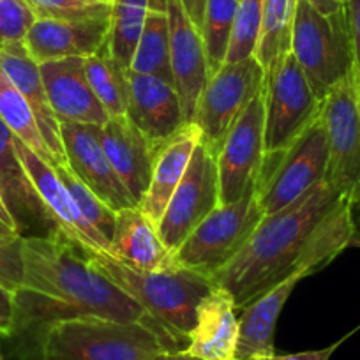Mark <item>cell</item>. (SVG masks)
I'll list each match as a JSON object with an SVG mask.
<instances>
[{
	"instance_id": "f35d334b",
	"label": "cell",
	"mask_w": 360,
	"mask_h": 360,
	"mask_svg": "<svg viewBox=\"0 0 360 360\" xmlns=\"http://www.w3.org/2000/svg\"><path fill=\"white\" fill-rule=\"evenodd\" d=\"M13 320V293L0 286V339L8 338Z\"/></svg>"
},
{
	"instance_id": "ac0fdd59",
	"label": "cell",
	"mask_w": 360,
	"mask_h": 360,
	"mask_svg": "<svg viewBox=\"0 0 360 360\" xmlns=\"http://www.w3.org/2000/svg\"><path fill=\"white\" fill-rule=\"evenodd\" d=\"M15 145L30 182L34 184L36 191L39 193L51 216L55 217L58 228L68 237L78 242L82 248L110 252V242L85 219V216L78 209L72 196L69 195L65 186L62 184V180L58 179L53 166L44 161V159H41L32 148L27 147L18 138H15Z\"/></svg>"
},
{
	"instance_id": "4316f807",
	"label": "cell",
	"mask_w": 360,
	"mask_h": 360,
	"mask_svg": "<svg viewBox=\"0 0 360 360\" xmlns=\"http://www.w3.org/2000/svg\"><path fill=\"white\" fill-rule=\"evenodd\" d=\"M85 75L89 85L112 117H124L127 112V69H124L110 55L108 46H103L98 53L85 57Z\"/></svg>"
},
{
	"instance_id": "1f68e13d",
	"label": "cell",
	"mask_w": 360,
	"mask_h": 360,
	"mask_svg": "<svg viewBox=\"0 0 360 360\" xmlns=\"http://www.w3.org/2000/svg\"><path fill=\"white\" fill-rule=\"evenodd\" d=\"M51 166H53V169L57 172L58 179L62 180V184L65 186L69 195L72 196V200H75V203L78 205V209L82 210L85 219L89 221L106 240H112L113 230H115L117 212H113L103 200H99L94 193L90 191L82 180L71 172V168H69L68 165L53 162Z\"/></svg>"
},
{
	"instance_id": "836d02e7",
	"label": "cell",
	"mask_w": 360,
	"mask_h": 360,
	"mask_svg": "<svg viewBox=\"0 0 360 360\" xmlns=\"http://www.w3.org/2000/svg\"><path fill=\"white\" fill-rule=\"evenodd\" d=\"M37 18L79 20L110 16L112 4L105 0H25Z\"/></svg>"
},
{
	"instance_id": "60d3db41",
	"label": "cell",
	"mask_w": 360,
	"mask_h": 360,
	"mask_svg": "<svg viewBox=\"0 0 360 360\" xmlns=\"http://www.w3.org/2000/svg\"><path fill=\"white\" fill-rule=\"evenodd\" d=\"M0 230L8 235H20L18 226H16L15 223V217H13L11 212H9L2 195H0ZM20 237H22V235H20Z\"/></svg>"
},
{
	"instance_id": "7a4b0ae2",
	"label": "cell",
	"mask_w": 360,
	"mask_h": 360,
	"mask_svg": "<svg viewBox=\"0 0 360 360\" xmlns=\"http://www.w3.org/2000/svg\"><path fill=\"white\" fill-rule=\"evenodd\" d=\"M342 198L325 179L292 205L263 216L240 252L210 278L214 286L230 293L237 311L245 309L297 272L307 240Z\"/></svg>"
},
{
	"instance_id": "7bdbcfd3",
	"label": "cell",
	"mask_w": 360,
	"mask_h": 360,
	"mask_svg": "<svg viewBox=\"0 0 360 360\" xmlns=\"http://www.w3.org/2000/svg\"><path fill=\"white\" fill-rule=\"evenodd\" d=\"M152 360H202V359H196V356L189 355L186 352H165V353H159L158 356H154Z\"/></svg>"
},
{
	"instance_id": "e575fe53",
	"label": "cell",
	"mask_w": 360,
	"mask_h": 360,
	"mask_svg": "<svg viewBox=\"0 0 360 360\" xmlns=\"http://www.w3.org/2000/svg\"><path fill=\"white\" fill-rule=\"evenodd\" d=\"M36 20L25 0H0V46L23 43Z\"/></svg>"
},
{
	"instance_id": "8d00e7d4",
	"label": "cell",
	"mask_w": 360,
	"mask_h": 360,
	"mask_svg": "<svg viewBox=\"0 0 360 360\" xmlns=\"http://www.w3.org/2000/svg\"><path fill=\"white\" fill-rule=\"evenodd\" d=\"M346 23H348L349 44L353 57V78L360 94V0H346L345 2Z\"/></svg>"
},
{
	"instance_id": "6da1fadb",
	"label": "cell",
	"mask_w": 360,
	"mask_h": 360,
	"mask_svg": "<svg viewBox=\"0 0 360 360\" xmlns=\"http://www.w3.org/2000/svg\"><path fill=\"white\" fill-rule=\"evenodd\" d=\"M23 286L13 293L11 332L0 339L8 360H43L50 328L76 318L143 321L162 328L62 230L50 237H23Z\"/></svg>"
},
{
	"instance_id": "ee69618b",
	"label": "cell",
	"mask_w": 360,
	"mask_h": 360,
	"mask_svg": "<svg viewBox=\"0 0 360 360\" xmlns=\"http://www.w3.org/2000/svg\"><path fill=\"white\" fill-rule=\"evenodd\" d=\"M0 235H8V233H4V231H2V230H0Z\"/></svg>"
},
{
	"instance_id": "d6986e66",
	"label": "cell",
	"mask_w": 360,
	"mask_h": 360,
	"mask_svg": "<svg viewBox=\"0 0 360 360\" xmlns=\"http://www.w3.org/2000/svg\"><path fill=\"white\" fill-rule=\"evenodd\" d=\"M110 16L79 20L37 18L23 39L27 53L43 64L68 57H90L108 41Z\"/></svg>"
},
{
	"instance_id": "484cf974",
	"label": "cell",
	"mask_w": 360,
	"mask_h": 360,
	"mask_svg": "<svg viewBox=\"0 0 360 360\" xmlns=\"http://www.w3.org/2000/svg\"><path fill=\"white\" fill-rule=\"evenodd\" d=\"M129 71L159 76L173 83L172 55H169V23L166 9L148 8L138 46L134 50Z\"/></svg>"
},
{
	"instance_id": "44dd1931",
	"label": "cell",
	"mask_w": 360,
	"mask_h": 360,
	"mask_svg": "<svg viewBox=\"0 0 360 360\" xmlns=\"http://www.w3.org/2000/svg\"><path fill=\"white\" fill-rule=\"evenodd\" d=\"M198 126L195 122L184 124L172 138L165 141L154 152V168L148 191L138 209L154 226L161 221L169 198L175 193L176 186L184 176L193 152L200 143Z\"/></svg>"
},
{
	"instance_id": "74e56055",
	"label": "cell",
	"mask_w": 360,
	"mask_h": 360,
	"mask_svg": "<svg viewBox=\"0 0 360 360\" xmlns=\"http://www.w3.org/2000/svg\"><path fill=\"white\" fill-rule=\"evenodd\" d=\"M346 338H348V335H346ZM345 339H341V341L334 342V345H330L328 348H323V349H314V352H302V353H292V355H272V356H265V359H256V360H330L332 353H334L335 349L339 348V345H341Z\"/></svg>"
},
{
	"instance_id": "7c38bea8",
	"label": "cell",
	"mask_w": 360,
	"mask_h": 360,
	"mask_svg": "<svg viewBox=\"0 0 360 360\" xmlns=\"http://www.w3.org/2000/svg\"><path fill=\"white\" fill-rule=\"evenodd\" d=\"M263 159L265 103L258 94L233 124L216 158L219 205H230L256 188Z\"/></svg>"
},
{
	"instance_id": "52a82bcc",
	"label": "cell",
	"mask_w": 360,
	"mask_h": 360,
	"mask_svg": "<svg viewBox=\"0 0 360 360\" xmlns=\"http://www.w3.org/2000/svg\"><path fill=\"white\" fill-rule=\"evenodd\" d=\"M262 94L265 103V155L286 150L321 113V101L292 51L276 58L266 69Z\"/></svg>"
},
{
	"instance_id": "2e32d148",
	"label": "cell",
	"mask_w": 360,
	"mask_h": 360,
	"mask_svg": "<svg viewBox=\"0 0 360 360\" xmlns=\"http://www.w3.org/2000/svg\"><path fill=\"white\" fill-rule=\"evenodd\" d=\"M126 117L150 141L154 152L186 124L173 83L129 69Z\"/></svg>"
},
{
	"instance_id": "ba28073f",
	"label": "cell",
	"mask_w": 360,
	"mask_h": 360,
	"mask_svg": "<svg viewBox=\"0 0 360 360\" xmlns=\"http://www.w3.org/2000/svg\"><path fill=\"white\" fill-rule=\"evenodd\" d=\"M262 219L255 189L230 205H219L173 252L176 265L212 278L240 252Z\"/></svg>"
},
{
	"instance_id": "277c9868",
	"label": "cell",
	"mask_w": 360,
	"mask_h": 360,
	"mask_svg": "<svg viewBox=\"0 0 360 360\" xmlns=\"http://www.w3.org/2000/svg\"><path fill=\"white\" fill-rule=\"evenodd\" d=\"M182 352L172 335L143 321L76 318L53 325L43 345V360H152Z\"/></svg>"
},
{
	"instance_id": "8992f818",
	"label": "cell",
	"mask_w": 360,
	"mask_h": 360,
	"mask_svg": "<svg viewBox=\"0 0 360 360\" xmlns=\"http://www.w3.org/2000/svg\"><path fill=\"white\" fill-rule=\"evenodd\" d=\"M328 173V141L321 115L286 150L265 155L256 180V200L270 216L323 182Z\"/></svg>"
},
{
	"instance_id": "5bb4252c",
	"label": "cell",
	"mask_w": 360,
	"mask_h": 360,
	"mask_svg": "<svg viewBox=\"0 0 360 360\" xmlns=\"http://www.w3.org/2000/svg\"><path fill=\"white\" fill-rule=\"evenodd\" d=\"M15 138L0 119V195L22 237H50L60 228L30 182L16 152Z\"/></svg>"
},
{
	"instance_id": "5b68a950",
	"label": "cell",
	"mask_w": 360,
	"mask_h": 360,
	"mask_svg": "<svg viewBox=\"0 0 360 360\" xmlns=\"http://www.w3.org/2000/svg\"><path fill=\"white\" fill-rule=\"evenodd\" d=\"M290 51L299 62L316 98L323 101L335 85L353 75L345 6L335 15L325 16L306 0H297Z\"/></svg>"
},
{
	"instance_id": "d590c367",
	"label": "cell",
	"mask_w": 360,
	"mask_h": 360,
	"mask_svg": "<svg viewBox=\"0 0 360 360\" xmlns=\"http://www.w3.org/2000/svg\"><path fill=\"white\" fill-rule=\"evenodd\" d=\"M23 237L0 235V286L15 293L23 286Z\"/></svg>"
},
{
	"instance_id": "b9f144b4",
	"label": "cell",
	"mask_w": 360,
	"mask_h": 360,
	"mask_svg": "<svg viewBox=\"0 0 360 360\" xmlns=\"http://www.w3.org/2000/svg\"><path fill=\"white\" fill-rule=\"evenodd\" d=\"M306 2L309 6H313L318 13H321V15L325 16L335 15V13L341 11L342 6H345L341 4L339 0H306Z\"/></svg>"
},
{
	"instance_id": "7402d4cb",
	"label": "cell",
	"mask_w": 360,
	"mask_h": 360,
	"mask_svg": "<svg viewBox=\"0 0 360 360\" xmlns=\"http://www.w3.org/2000/svg\"><path fill=\"white\" fill-rule=\"evenodd\" d=\"M0 69L9 76V79L29 103L41 134L53 154L55 162L68 165L64 145H62L60 124L48 103L39 64L27 53L23 43H9L0 46Z\"/></svg>"
},
{
	"instance_id": "ffe728a7",
	"label": "cell",
	"mask_w": 360,
	"mask_h": 360,
	"mask_svg": "<svg viewBox=\"0 0 360 360\" xmlns=\"http://www.w3.org/2000/svg\"><path fill=\"white\" fill-rule=\"evenodd\" d=\"M94 133L113 172L138 207L147 195L154 168V148L150 141L126 115L112 117L101 127L94 126Z\"/></svg>"
},
{
	"instance_id": "f546056e",
	"label": "cell",
	"mask_w": 360,
	"mask_h": 360,
	"mask_svg": "<svg viewBox=\"0 0 360 360\" xmlns=\"http://www.w3.org/2000/svg\"><path fill=\"white\" fill-rule=\"evenodd\" d=\"M297 0H262V36L256 60L263 69L290 51Z\"/></svg>"
},
{
	"instance_id": "8fae6325",
	"label": "cell",
	"mask_w": 360,
	"mask_h": 360,
	"mask_svg": "<svg viewBox=\"0 0 360 360\" xmlns=\"http://www.w3.org/2000/svg\"><path fill=\"white\" fill-rule=\"evenodd\" d=\"M219 207L216 158L202 143L193 152L188 169L169 198L168 207L158 223L162 244L175 252L196 226Z\"/></svg>"
},
{
	"instance_id": "9c48e42d",
	"label": "cell",
	"mask_w": 360,
	"mask_h": 360,
	"mask_svg": "<svg viewBox=\"0 0 360 360\" xmlns=\"http://www.w3.org/2000/svg\"><path fill=\"white\" fill-rule=\"evenodd\" d=\"M265 82V69L256 57L224 64L210 76L200 96L198 108L193 122L198 126L200 143L217 158L224 138L242 115L249 103L262 94Z\"/></svg>"
},
{
	"instance_id": "7dc6e473",
	"label": "cell",
	"mask_w": 360,
	"mask_h": 360,
	"mask_svg": "<svg viewBox=\"0 0 360 360\" xmlns=\"http://www.w3.org/2000/svg\"><path fill=\"white\" fill-rule=\"evenodd\" d=\"M359 233H360V221H359ZM359 248H360V245H359Z\"/></svg>"
},
{
	"instance_id": "c3c4849f",
	"label": "cell",
	"mask_w": 360,
	"mask_h": 360,
	"mask_svg": "<svg viewBox=\"0 0 360 360\" xmlns=\"http://www.w3.org/2000/svg\"><path fill=\"white\" fill-rule=\"evenodd\" d=\"M235 360H237V359H235ZM248 360H256V359H248Z\"/></svg>"
},
{
	"instance_id": "d4e9b609",
	"label": "cell",
	"mask_w": 360,
	"mask_h": 360,
	"mask_svg": "<svg viewBox=\"0 0 360 360\" xmlns=\"http://www.w3.org/2000/svg\"><path fill=\"white\" fill-rule=\"evenodd\" d=\"M306 278V272H293L290 278L276 285L274 288H270L269 292L252 300L245 309L240 311L235 359H265V356L276 355L274 334L278 318L295 286Z\"/></svg>"
},
{
	"instance_id": "f6af8a7d",
	"label": "cell",
	"mask_w": 360,
	"mask_h": 360,
	"mask_svg": "<svg viewBox=\"0 0 360 360\" xmlns=\"http://www.w3.org/2000/svg\"><path fill=\"white\" fill-rule=\"evenodd\" d=\"M105 2H110V4H112V2H113V0H105Z\"/></svg>"
},
{
	"instance_id": "9a60e30c",
	"label": "cell",
	"mask_w": 360,
	"mask_h": 360,
	"mask_svg": "<svg viewBox=\"0 0 360 360\" xmlns=\"http://www.w3.org/2000/svg\"><path fill=\"white\" fill-rule=\"evenodd\" d=\"M58 124H60L65 159L71 172L113 212L136 207L117 173L113 172L96 136L94 126H83V124L65 122V120H60Z\"/></svg>"
},
{
	"instance_id": "e0dca14e",
	"label": "cell",
	"mask_w": 360,
	"mask_h": 360,
	"mask_svg": "<svg viewBox=\"0 0 360 360\" xmlns=\"http://www.w3.org/2000/svg\"><path fill=\"white\" fill-rule=\"evenodd\" d=\"M46 98L55 117L83 126H105L110 115L94 96L85 75V58L68 57L39 64Z\"/></svg>"
},
{
	"instance_id": "4dcf8cb0",
	"label": "cell",
	"mask_w": 360,
	"mask_h": 360,
	"mask_svg": "<svg viewBox=\"0 0 360 360\" xmlns=\"http://www.w3.org/2000/svg\"><path fill=\"white\" fill-rule=\"evenodd\" d=\"M237 8L238 0H209L207 2L202 39L207 55V65H209V78L226 64Z\"/></svg>"
},
{
	"instance_id": "ab89813d",
	"label": "cell",
	"mask_w": 360,
	"mask_h": 360,
	"mask_svg": "<svg viewBox=\"0 0 360 360\" xmlns=\"http://www.w3.org/2000/svg\"><path fill=\"white\" fill-rule=\"evenodd\" d=\"M180 2L184 6L186 13H188V16L191 18V22L196 25V29L202 32L203 18H205V9L209 0H180Z\"/></svg>"
},
{
	"instance_id": "4fadbf2b",
	"label": "cell",
	"mask_w": 360,
	"mask_h": 360,
	"mask_svg": "<svg viewBox=\"0 0 360 360\" xmlns=\"http://www.w3.org/2000/svg\"><path fill=\"white\" fill-rule=\"evenodd\" d=\"M169 23V55H172L173 85L179 94L186 124L193 122L200 96L209 82L205 48L202 32L186 13L180 0H166Z\"/></svg>"
},
{
	"instance_id": "603a6c76",
	"label": "cell",
	"mask_w": 360,
	"mask_h": 360,
	"mask_svg": "<svg viewBox=\"0 0 360 360\" xmlns=\"http://www.w3.org/2000/svg\"><path fill=\"white\" fill-rule=\"evenodd\" d=\"M237 342V307L226 290L214 286L200 302L195 328L184 352L202 360H235Z\"/></svg>"
},
{
	"instance_id": "3957f363",
	"label": "cell",
	"mask_w": 360,
	"mask_h": 360,
	"mask_svg": "<svg viewBox=\"0 0 360 360\" xmlns=\"http://www.w3.org/2000/svg\"><path fill=\"white\" fill-rule=\"evenodd\" d=\"M86 252L106 278L136 300L175 339L182 352L188 348L200 302L214 288L212 279L184 266L147 272L127 266L110 252L92 249Z\"/></svg>"
},
{
	"instance_id": "cb8c5ba5",
	"label": "cell",
	"mask_w": 360,
	"mask_h": 360,
	"mask_svg": "<svg viewBox=\"0 0 360 360\" xmlns=\"http://www.w3.org/2000/svg\"><path fill=\"white\" fill-rule=\"evenodd\" d=\"M110 255L138 270L159 272L176 269L173 252L162 244L158 228L138 207L117 212L115 230L110 240Z\"/></svg>"
},
{
	"instance_id": "83f0119b",
	"label": "cell",
	"mask_w": 360,
	"mask_h": 360,
	"mask_svg": "<svg viewBox=\"0 0 360 360\" xmlns=\"http://www.w3.org/2000/svg\"><path fill=\"white\" fill-rule=\"evenodd\" d=\"M0 119L4 120L6 126L20 141L32 148L41 159L53 165V154L41 134L29 103L2 69H0Z\"/></svg>"
},
{
	"instance_id": "bcb514c9",
	"label": "cell",
	"mask_w": 360,
	"mask_h": 360,
	"mask_svg": "<svg viewBox=\"0 0 360 360\" xmlns=\"http://www.w3.org/2000/svg\"><path fill=\"white\" fill-rule=\"evenodd\" d=\"M339 2H341V4H345V2H346V0H339Z\"/></svg>"
},
{
	"instance_id": "681fc988",
	"label": "cell",
	"mask_w": 360,
	"mask_h": 360,
	"mask_svg": "<svg viewBox=\"0 0 360 360\" xmlns=\"http://www.w3.org/2000/svg\"><path fill=\"white\" fill-rule=\"evenodd\" d=\"M0 360H2V359H0Z\"/></svg>"
},
{
	"instance_id": "30bf717a",
	"label": "cell",
	"mask_w": 360,
	"mask_h": 360,
	"mask_svg": "<svg viewBox=\"0 0 360 360\" xmlns=\"http://www.w3.org/2000/svg\"><path fill=\"white\" fill-rule=\"evenodd\" d=\"M320 115L328 141L327 180L360 209V94L353 75L325 96Z\"/></svg>"
},
{
	"instance_id": "f1b7e54d",
	"label": "cell",
	"mask_w": 360,
	"mask_h": 360,
	"mask_svg": "<svg viewBox=\"0 0 360 360\" xmlns=\"http://www.w3.org/2000/svg\"><path fill=\"white\" fill-rule=\"evenodd\" d=\"M150 0H113L110 13V32L106 46L110 55L129 69L134 50L138 46L145 20H147Z\"/></svg>"
},
{
	"instance_id": "d6a6232c",
	"label": "cell",
	"mask_w": 360,
	"mask_h": 360,
	"mask_svg": "<svg viewBox=\"0 0 360 360\" xmlns=\"http://www.w3.org/2000/svg\"><path fill=\"white\" fill-rule=\"evenodd\" d=\"M262 36V0H238L226 64L255 57Z\"/></svg>"
}]
</instances>
